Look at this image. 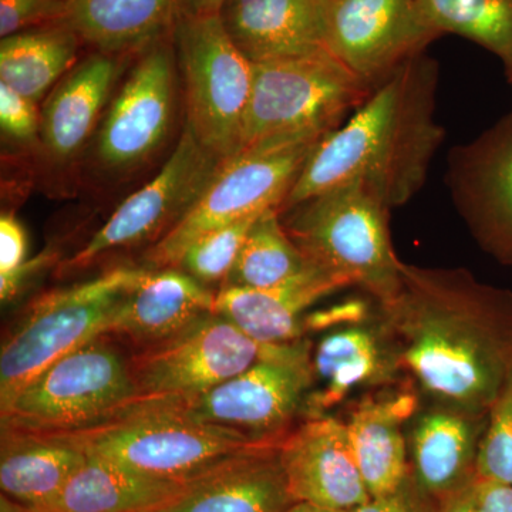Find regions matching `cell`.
Instances as JSON below:
<instances>
[{"instance_id":"6da1fadb","label":"cell","mask_w":512,"mask_h":512,"mask_svg":"<svg viewBox=\"0 0 512 512\" xmlns=\"http://www.w3.org/2000/svg\"><path fill=\"white\" fill-rule=\"evenodd\" d=\"M400 370L434 403L488 414L512 370V292L466 268L404 264L379 303Z\"/></svg>"},{"instance_id":"7a4b0ae2","label":"cell","mask_w":512,"mask_h":512,"mask_svg":"<svg viewBox=\"0 0 512 512\" xmlns=\"http://www.w3.org/2000/svg\"><path fill=\"white\" fill-rule=\"evenodd\" d=\"M439 63L421 53L377 84L346 123L319 141L279 214L342 184L367 188L387 208L406 205L426 184L443 144L436 119Z\"/></svg>"},{"instance_id":"3957f363","label":"cell","mask_w":512,"mask_h":512,"mask_svg":"<svg viewBox=\"0 0 512 512\" xmlns=\"http://www.w3.org/2000/svg\"><path fill=\"white\" fill-rule=\"evenodd\" d=\"M45 434L134 473L175 481L191 480L241 451L281 439L202 423L184 416L163 397H137L87 429Z\"/></svg>"},{"instance_id":"277c9868","label":"cell","mask_w":512,"mask_h":512,"mask_svg":"<svg viewBox=\"0 0 512 512\" xmlns=\"http://www.w3.org/2000/svg\"><path fill=\"white\" fill-rule=\"evenodd\" d=\"M389 211L367 188L352 183L281 212V220L309 268L360 286L383 303L402 282Z\"/></svg>"},{"instance_id":"5b68a950","label":"cell","mask_w":512,"mask_h":512,"mask_svg":"<svg viewBox=\"0 0 512 512\" xmlns=\"http://www.w3.org/2000/svg\"><path fill=\"white\" fill-rule=\"evenodd\" d=\"M146 271L117 266L30 303L0 350V412L47 367L106 335L127 293Z\"/></svg>"},{"instance_id":"8992f818","label":"cell","mask_w":512,"mask_h":512,"mask_svg":"<svg viewBox=\"0 0 512 512\" xmlns=\"http://www.w3.org/2000/svg\"><path fill=\"white\" fill-rule=\"evenodd\" d=\"M323 137L299 134L269 138L222 161L183 220L147 252L148 264L154 269L175 266L192 242L215 229L269 208L279 210Z\"/></svg>"},{"instance_id":"52a82bcc","label":"cell","mask_w":512,"mask_h":512,"mask_svg":"<svg viewBox=\"0 0 512 512\" xmlns=\"http://www.w3.org/2000/svg\"><path fill=\"white\" fill-rule=\"evenodd\" d=\"M184 84L185 126L222 160L242 150L254 63L228 36L218 13L188 12L174 29Z\"/></svg>"},{"instance_id":"ba28073f","label":"cell","mask_w":512,"mask_h":512,"mask_svg":"<svg viewBox=\"0 0 512 512\" xmlns=\"http://www.w3.org/2000/svg\"><path fill=\"white\" fill-rule=\"evenodd\" d=\"M373 89L329 50L254 63L242 150L269 138L326 136Z\"/></svg>"},{"instance_id":"9c48e42d","label":"cell","mask_w":512,"mask_h":512,"mask_svg":"<svg viewBox=\"0 0 512 512\" xmlns=\"http://www.w3.org/2000/svg\"><path fill=\"white\" fill-rule=\"evenodd\" d=\"M99 336L57 360L0 412L2 430L63 433L110 419L137 399L128 359Z\"/></svg>"},{"instance_id":"30bf717a","label":"cell","mask_w":512,"mask_h":512,"mask_svg":"<svg viewBox=\"0 0 512 512\" xmlns=\"http://www.w3.org/2000/svg\"><path fill=\"white\" fill-rule=\"evenodd\" d=\"M312 343L306 339L268 345L258 362L197 396L163 397L184 416L278 439L302 416L313 387Z\"/></svg>"},{"instance_id":"8fae6325","label":"cell","mask_w":512,"mask_h":512,"mask_svg":"<svg viewBox=\"0 0 512 512\" xmlns=\"http://www.w3.org/2000/svg\"><path fill=\"white\" fill-rule=\"evenodd\" d=\"M177 76L174 32L136 53L97 133L94 154L104 171L130 173L163 147L173 128Z\"/></svg>"},{"instance_id":"7c38bea8","label":"cell","mask_w":512,"mask_h":512,"mask_svg":"<svg viewBox=\"0 0 512 512\" xmlns=\"http://www.w3.org/2000/svg\"><path fill=\"white\" fill-rule=\"evenodd\" d=\"M184 126L173 153L153 180L128 195L109 220L70 261L67 269H84L117 249L160 241L183 220L211 183L222 163Z\"/></svg>"},{"instance_id":"4fadbf2b","label":"cell","mask_w":512,"mask_h":512,"mask_svg":"<svg viewBox=\"0 0 512 512\" xmlns=\"http://www.w3.org/2000/svg\"><path fill=\"white\" fill-rule=\"evenodd\" d=\"M265 343L212 312L171 338L128 357L137 397H185L208 392L261 359Z\"/></svg>"},{"instance_id":"5bb4252c","label":"cell","mask_w":512,"mask_h":512,"mask_svg":"<svg viewBox=\"0 0 512 512\" xmlns=\"http://www.w3.org/2000/svg\"><path fill=\"white\" fill-rule=\"evenodd\" d=\"M439 36L417 0H330L326 46L370 87Z\"/></svg>"},{"instance_id":"9a60e30c","label":"cell","mask_w":512,"mask_h":512,"mask_svg":"<svg viewBox=\"0 0 512 512\" xmlns=\"http://www.w3.org/2000/svg\"><path fill=\"white\" fill-rule=\"evenodd\" d=\"M446 181L480 247L512 266V111L450 151Z\"/></svg>"},{"instance_id":"2e32d148","label":"cell","mask_w":512,"mask_h":512,"mask_svg":"<svg viewBox=\"0 0 512 512\" xmlns=\"http://www.w3.org/2000/svg\"><path fill=\"white\" fill-rule=\"evenodd\" d=\"M278 457L295 503L352 512L370 500L346 421L305 419L279 440Z\"/></svg>"},{"instance_id":"e0dca14e","label":"cell","mask_w":512,"mask_h":512,"mask_svg":"<svg viewBox=\"0 0 512 512\" xmlns=\"http://www.w3.org/2000/svg\"><path fill=\"white\" fill-rule=\"evenodd\" d=\"M313 387L303 404L305 419L326 416L350 394L397 386L406 380L382 320L329 330L312 353Z\"/></svg>"},{"instance_id":"ac0fdd59","label":"cell","mask_w":512,"mask_h":512,"mask_svg":"<svg viewBox=\"0 0 512 512\" xmlns=\"http://www.w3.org/2000/svg\"><path fill=\"white\" fill-rule=\"evenodd\" d=\"M487 417L439 403L413 417L409 473L424 494L441 504L476 483Z\"/></svg>"},{"instance_id":"d6986e66","label":"cell","mask_w":512,"mask_h":512,"mask_svg":"<svg viewBox=\"0 0 512 512\" xmlns=\"http://www.w3.org/2000/svg\"><path fill=\"white\" fill-rule=\"evenodd\" d=\"M279 440L241 451L200 476L191 478L168 503L150 512L288 510L295 501L289 493L279 461Z\"/></svg>"},{"instance_id":"ffe728a7","label":"cell","mask_w":512,"mask_h":512,"mask_svg":"<svg viewBox=\"0 0 512 512\" xmlns=\"http://www.w3.org/2000/svg\"><path fill=\"white\" fill-rule=\"evenodd\" d=\"M330 0H225L220 19L252 63L328 50Z\"/></svg>"},{"instance_id":"44dd1931","label":"cell","mask_w":512,"mask_h":512,"mask_svg":"<svg viewBox=\"0 0 512 512\" xmlns=\"http://www.w3.org/2000/svg\"><path fill=\"white\" fill-rule=\"evenodd\" d=\"M128 57L92 50L56 84L40 113L39 141L50 160L63 164L83 150Z\"/></svg>"},{"instance_id":"7402d4cb","label":"cell","mask_w":512,"mask_h":512,"mask_svg":"<svg viewBox=\"0 0 512 512\" xmlns=\"http://www.w3.org/2000/svg\"><path fill=\"white\" fill-rule=\"evenodd\" d=\"M215 296L217 292L178 266L147 269L127 293L104 336L146 348L214 312Z\"/></svg>"},{"instance_id":"603a6c76","label":"cell","mask_w":512,"mask_h":512,"mask_svg":"<svg viewBox=\"0 0 512 512\" xmlns=\"http://www.w3.org/2000/svg\"><path fill=\"white\" fill-rule=\"evenodd\" d=\"M348 286L343 279L306 268L284 284L269 288L221 286L215 296L214 312L256 342L281 345L302 339L306 309Z\"/></svg>"},{"instance_id":"cb8c5ba5","label":"cell","mask_w":512,"mask_h":512,"mask_svg":"<svg viewBox=\"0 0 512 512\" xmlns=\"http://www.w3.org/2000/svg\"><path fill=\"white\" fill-rule=\"evenodd\" d=\"M413 387L412 383L394 392L367 394L346 421L370 498L394 493L409 476L406 423L419 409Z\"/></svg>"},{"instance_id":"d4e9b609","label":"cell","mask_w":512,"mask_h":512,"mask_svg":"<svg viewBox=\"0 0 512 512\" xmlns=\"http://www.w3.org/2000/svg\"><path fill=\"white\" fill-rule=\"evenodd\" d=\"M188 481L143 476L87 454L55 498L28 507L2 495V512H150L168 503Z\"/></svg>"},{"instance_id":"484cf974","label":"cell","mask_w":512,"mask_h":512,"mask_svg":"<svg viewBox=\"0 0 512 512\" xmlns=\"http://www.w3.org/2000/svg\"><path fill=\"white\" fill-rule=\"evenodd\" d=\"M191 10L192 0H72L63 22L94 52L133 56Z\"/></svg>"},{"instance_id":"4316f807","label":"cell","mask_w":512,"mask_h":512,"mask_svg":"<svg viewBox=\"0 0 512 512\" xmlns=\"http://www.w3.org/2000/svg\"><path fill=\"white\" fill-rule=\"evenodd\" d=\"M86 460L82 448L52 434L2 430V495L28 507L46 504Z\"/></svg>"},{"instance_id":"83f0119b","label":"cell","mask_w":512,"mask_h":512,"mask_svg":"<svg viewBox=\"0 0 512 512\" xmlns=\"http://www.w3.org/2000/svg\"><path fill=\"white\" fill-rule=\"evenodd\" d=\"M83 47L64 22L2 37L0 83L37 103L76 66Z\"/></svg>"},{"instance_id":"f1b7e54d","label":"cell","mask_w":512,"mask_h":512,"mask_svg":"<svg viewBox=\"0 0 512 512\" xmlns=\"http://www.w3.org/2000/svg\"><path fill=\"white\" fill-rule=\"evenodd\" d=\"M309 268L282 224L278 208L259 215L249 229L237 262L222 286L269 288Z\"/></svg>"},{"instance_id":"f546056e","label":"cell","mask_w":512,"mask_h":512,"mask_svg":"<svg viewBox=\"0 0 512 512\" xmlns=\"http://www.w3.org/2000/svg\"><path fill=\"white\" fill-rule=\"evenodd\" d=\"M439 35L453 33L512 64V0H417Z\"/></svg>"},{"instance_id":"4dcf8cb0","label":"cell","mask_w":512,"mask_h":512,"mask_svg":"<svg viewBox=\"0 0 512 512\" xmlns=\"http://www.w3.org/2000/svg\"><path fill=\"white\" fill-rule=\"evenodd\" d=\"M259 215L232 222L192 242L175 266L208 288L214 284L224 285L237 262L249 229Z\"/></svg>"},{"instance_id":"1f68e13d","label":"cell","mask_w":512,"mask_h":512,"mask_svg":"<svg viewBox=\"0 0 512 512\" xmlns=\"http://www.w3.org/2000/svg\"><path fill=\"white\" fill-rule=\"evenodd\" d=\"M477 480L512 487V370L488 412L478 448Z\"/></svg>"},{"instance_id":"d6a6232c","label":"cell","mask_w":512,"mask_h":512,"mask_svg":"<svg viewBox=\"0 0 512 512\" xmlns=\"http://www.w3.org/2000/svg\"><path fill=\"white\" fill-rule=\"evenodd\" d=\"M72 0H0V36L63 22Z\"/></svg>"},{"instance_id":"836d02e7","label":"cell","mask_w":512,"mask_h":512,"mask_svg":"<svg viewBox=\"0 0 512 512\" xmlns=\"http://www.w3.org/2000/svg\"><path fill=\"white\" fill-rule=\"evenodd\" d=\"M37 103L0 83V128L16 143H33L40 137V113Z\"/></svg>"},{"instance_id":"e575fe53","label":"cell","mask_w":512,"mask_h":512,"mask_svg":"<svg viewBox=\"0 0 512 512\" xmlns=\"http://www.w3.org/2000/svg\"><path fill=\"white\" fill-rule=\"evenodd\" d=\"M352 512H440V504L424 494L409 473L394 493L370 498Z\"/></svg>"},{"instance_id":"d590c367","label":"cell","mask_w":512,"mask_h":512,"mask_svg":"<svg viewBox=\"0 0 512 512\" xmlns=\"http://www.w3.org/2000/svg\"><path fill=\"white\" fill-rule=\"evenodd\" d=\"M369 303L352 299L330 306L328 309L309 313L303 319L305 332H329V330L355 325L372 319Z\"/></svg>"},{"instance_id":"8d00e7d4","label":"cell","mask_w":512,"mask_h":512,"mask_svg":"<svg viewBox=\"0 0 512 512\" xmlns=\"http://www.w3.org/2000/svg\"><path fill=\"white\" fill-rule=\"evenodd\" d=\"M28 235L12 212L0 217V274L15 271L28 261Z\"/></svg>"},{"instance_id":"74e56055","label":"cell","mask_w":512,"mask_h":512,"mask_svg":"<svg viewBox=\"0 0 512 512\" xmlns=\"http://www.w3.org/2000/svg\"><path fill=\"white\" fill-rule=\"evenodd\" d=\"M55 259L56 255L52 251H45L35 258L28 259L15 271L0 274V299L2 302L8 303L18 298L20 293L25 291L26 286L32 282V279L36 278L40 272L45 271L47 266L55 262Z\"/></svg>"},{"instance_id":"f35d334b","label":"cell","mask_w":512,"mask_h":512,"mask_svg":"<svg viewBox=\"0 0 512 512\" xmlns=\"http://www.w3.org/2000/svg\"><path fill=\"white\" fill-rule=\"evenodd\" d=\"M474 497L478 512H512V487L510 485L477 480Z\"/></svg>"},{"instance_id":"ab89813d","label":"cell","mask_w":512,"mask_h":512,"mask_svg":"<svg viewBox=\"0 0 512 512\" xmlns=\"http://www.w3.org/2000/svg\"><path fill=\"white\" fill-rule=\"evenodd\" d=\"M474 484L444 500L440 504V512H478Z\"/></svg>"},{"instance_id":"60d3db41","label":"cell","mask_w":512,"mask_h":512,"mask_svg":"<svg viewBox=\"0 0 512 512\" xmlns=\"http://www.w3.org/2000/svg\"><path fill=\"white\" fill-rule=\"evenodd\" d=\"M225 0H192V12L218 13Z\"/></svg>"},{"instance_id":"b9f144b4","label":"cell","mask_w":512,"mask_h":512,"mask_svg":"<svg viewBox=\"0 0 512 512\" xmlns=\"http://www.w3.org/2000/svg\"><path fill=\"white\" fill-rule=\"evenodd\" d=\"M284 512H343V511H333L328 510V508H320L316 507V505L306 504V503H295L292 504L288 510Z\"/></svg>"},{"instance_id":"7bdbcfd3","label":"cell","mask_w":512,"mask_h":512,"mask_svg":"<svg viewBox=\"0 0 512 512\" xmlns=\"http://www.w3.org/2000/svg\"><path fill=\"white\" fill-rule=\"evenodd\" d=\"M505 73H507L508 82H510L512 86V64L511 66H508L507 69H505Z\"/></svg>"}]
</instances>
